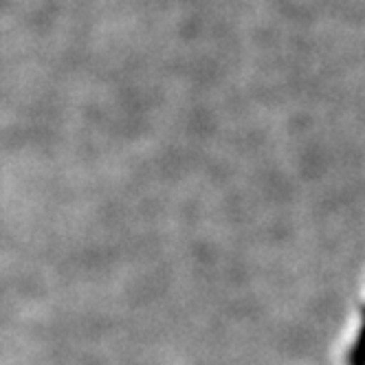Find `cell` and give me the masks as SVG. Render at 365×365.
I'll list each match as a JSON object with an SVG mask.
<instances>
[{
	"instance_id": "cell-1",
	"label": "cell",
	"mask_w": 365,
	"mask_h": 365,
	"mask_svg": "<svg viewBox=\"0 0 365 365\" xmlns=\"http://www.w3.org/2000/svg\"><path fill=\"white\" fill-rule=\"evenodd\" d=\"M350 365H365V317H363L359 339H356V344L350 352Z\"/></svg>"
}]
</instances>
